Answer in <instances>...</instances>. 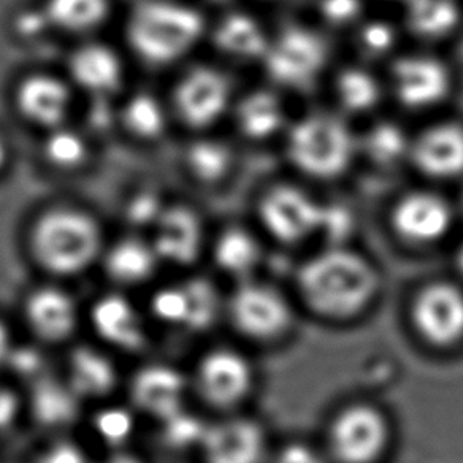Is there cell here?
Segmentation results:
<instances>
[{
  "label": "cell",
  "instance_id": "7c38bea8",
  "mask_svg": "<svg viewBox=\"0 0 463 463\" xmlns=\"http://www.w3.org/2000/svg\"><path fill=\"white\" fill-rule=\"evenodd\" d=\"M386 424L367 406L341 412L330 433L332 448L345 463H368L380 454L386 441Z\"/></svg>",
  "mask_w": 463,
  "mask_h": 463
},
{
  "label": "cell",
  "instance_id": "484cf974",
  "mask_svg": "<svg viewBox=\"0 0 463 463\" xmlns=\"http://www.w3.org/2000/svg\"><path fill=\"white\" fill-rule=\"evenodd\" d=\"M406 21L422 39H443L460 21L457 0H406Z\"/></svg>",
  "mask_w": 463,
  "mask_h": 463
},
{
  "label": "cell",
  "instance_id": "c3c4849f",
  "mask_svg": "<svg viewBox=\"0 0 463 463\" xmlns=\"http://www.w3.org/2000/svg\"><path fill=\"white\" fill-rule=\"evenodd\" d=\"M457 267L463 273V243L458 248V252H457Z\"/></svg>",
  "mask_w": 463,
  "mask_h": 463
},
{
  "label": "cell",
  "instance_id": "8992f818",
  "mask_svg": "<svg viewBox=\"0 0 463 463\" xmlns=\"http://www.w3.org/2000/svg\"><path fill=\"white\" fill-rule=\"evenodd\" d=\"M322 205L294 186H278L260 202V219L275 239L296 243L319 231Z\"/></svg>",
  "mask_w": 463,
  "mask_h": 463
},
{
  "label": "cell",
  "instance_id": "f1b7e54d",
  "mask_svg": "<svg viewBox=\"0 0 463 463\" xmlns=\"http://www.w3.org/2000/svg\"><path fill=\"white\" fill-rule=\"evenodd\" d=\"M258 241L241 229L225 231L214 246V259L222 270L233 277H246L258 265Z\"/></svg>",
  "mask_w": 463,
  "mask_h": 463
},
{
  "label": "cell",
  "instance_id": "4316f807",
  "mask_svg": "<svg viewBox=\"0 0 463 463\" xmlns=\"http://www.w3.org/2000/svg\"><path fill=\"white\" fill-rule=\"evenodd\" d=\"M237 119L241 132L252 140L275 136L284 124L283 105L271 92H252L240 103Z\"/></svg>",
  "mask_w": 463,
  "mask_h": 463
},
{
  "label": "cell",
  "instance_id": "ac0fdd59",
  "mask_svg": "<svg viewBox=\"0 0 463 463\" xmlns=\"http://www.w3.org/2000/svg\"><path fill=\"white\" fill-rule=\"evenodd\" d=\"M186 383L180 372L167 365L143 367L132 381L137 408L155 418L165 419L183 408Z\"/></svg>",
  "mask_w": 463,
  "mask_h": 463
},
{
  "label": "cell",
  "instance_id": "8d00e7d4",
  "mask_svg": "<svg viewBox=\"0 0 463 463\" xmlns=\"http://www.w3.org/2000/svg\"><path fill=\"white\" fill-rule=\"evenodd\" d=\"M165 424V438L168 443L175 446H191V444H202L205 437L208 425L202 424V420L183 411V408L162 419Z\"/></svg>",
  "mask_w": 463,
  "mask_h": 463
},
{
  "label": "cell",
  "instance_id": "277c9868",
  "mask_svg": "<svg viewBox=\"0 0 463 463\" xmlns=\"http://www.w3.org/2000/svg\"><path fill=\"white\" fill-rule=\"evenodd\" d=\"M288 155L303 174L330 180L351 165L355 138L338 116L316 113L294 124L288 137Z\"/></svg>",
  "mask_w": 463,
  "mask_h": 463
},
{
  "label": "cell",
  "instance_id": "d6a6232c",
  "mask_svg": "<svg viewBox=\"0 0 463 463\" xmlns=\"http://www.w3.org/2000/svg\"><path fill=\"white\" fill-rule=\"evenodd\" d=\"M151 311L156 316V319H159L164 324L191 330L193 297L187 283L168 286L157 290L151 300Z\"/></svg>",
  "mask_w": 463,
  "mask_h": 463
},
{
  "label": "cell",
  "instance_id": "1f68e13d",
  "mask_svg": "<svg viewBox=\"0 0 463 463\" xmlns=\"http://www.w3.org/2000/svg\"><path fill=\"white\" fill-rule=\"evenodd\" d=\"M231 151L222 143L202 140L187 151V165L195 178L214 183L224 178L231 168Z\"/></svg>",
  "mask_w": 463,
  "mask_h": 463
},
{
  "label": "cell",
  "instance_id": "ffe728a7",
  "mask_svg": "<svg viewBox=\"0 0 463 463\" xmlns=\"http://www.w3.org/2000/svg\"><path fill=\"white\" fill-rule=\"evenodd\" d=\"M16 103L29 121L45 128H56L67 116L71 94L56 78L33 75L20 84Z\"/></svg>",
  "mask_w": 463,
  "mask_h": 463
},
{
  "label": "cell",
  "instance_id": "7a4b0ae2",
  "mask_svg": "<svg viewBox=\"0 0 463 463\" xmlns=\"http://www.w3.org/2000/svg\"><path fill=\"white\" fill-rule=\"evenodd\" d=\"M203 18L194 8L149 0L130 16L128 37L134 52L149 64H170L199 43Z\"/></svg>",
  "mask_w": 463,
  "mask_h": 463
},
{
  "label": "cell",
  "instance_id": "8fae6325",
  "mask_svg": "<svg viewBox=\"0 0 463 463\" xmlns=\"http://www.w3.org/2000/svg\"><path fill=\"white\" fill-rule=\"evenodd\" d=\"M452 208L448 200L429 191L406 194L392 210L393 231L410 243H433L449 232Z\"/></svg>",
  "mask_w": 463,
  "mask_h": 463
},
{
  "label": "cell",
  "instance_id": "ee69618b",
  "mask_svg": "<svg viewBox=\"0 0 463 463\" xmlns=\"http://www.w3.org/2000/svg\"><path fill=\"white\" fill-rule=\"evenodd\" d=\"M275 463H322L319 456L307 446L294 444L289 446L277 457Z\"/></svg>",
  "mask_w": 463,
  "mask_h": 463
},
{
  "label": "cell",
  "instance_id": "f35d334b",
  "mask_svg": "<svg viewBox=\"0 0 463 463\" xmlns=\"http://www.w3.org/2000/svg\"><path fill=\"white\" fill-rule=\"evenodd\" d=\"M361 46L370 56H384L395 43V31L389 23L373 21L362 29Z\"/></svg>",
  "mask_w": 463,
  "mask_h": 463
},
{
  "label": "cell",
  "instance_id": "cb8c5ba5",
  "mask_svg": "<svg viewBox=\"0 0 463 463\" xmlns=\"http://www.w3.org/2000/svg\"><path fill=\"white\" fill-rule=\"evenodd\" d=\"M157 259L153 245L140 240H123L109 250L105 269L116 283L132 286L146 281L155 273Z\"/></svg>",
  "mask_w": 463,
  "mask_h": 463
},
{
  "label": "cell",
  "instance_id": "4fadbf2b",
  "mask_svg": "<svg viewBox=\"0 0 463 463\" xmlns=\"http://www.w3.org/2000/svg\"><path fill=\"white\" fill-rule=\"evenodd\" d=\"M414 322L427 340L449 345L463 335V292L437 283L420 292L414 305Z\"/></svg>",
  "mask_w": 463,
  "mask_h": 463
},
{
  "label": "cell",
  "instance_id": "603a6c76",
  "mask_svg": "<svg viewBox=\"0 0 463 463\" xmlns=\"http://www.w3.org/2000/svg\"><path fill=\"white\" fill-rule=\"evenodd\" d=\"M78 397L75 391L52 378L33 383V411L40 424L46 427H67L78 416Z\"/></svg>",
  "mask_w": 463,
  "mask_h": 463
},
{
  "label": "cell",
  "instance_id": "e575fe53",
  "mask_svg": "<svg viewBox=\"0 0 463 463\" xmlns=\"http://www.w3.org/2000/svg\"><path fill=\"white\" fill-rule=\"evenodd\" d=\"M136 427L134 414L124 406L103 408L94 418L97 437L113 449H121L124 444L129 443L130 438L136 433Z\"/></svg>",
  "mask_w": 463,
  "mask_h": 463
},
{
  "label": "cell",
  "instance_id": "f6af8a7d",
  "mask_svg": "<svg viewBox=\"0 0 463 463\" xmlns=\"http://www.w3.org/2000/svg\"><path fill=\"white\" fill-rule=\"evenodd\" d=\"M12 349H14V341H12L10 332H8L7 326L0 321V367L7 365Z\"/></svg>",
  "mask_w": 463,
  "mask_h": 463
},
{
  "label": "cell",
  "instance_id": "836d02e7",
  "mask_svg": "<svg viewBox=\"0 0 463 463\" xmlns=\"http://www.w3.org/2000/svg\"><path fill=\"white\" fill-rule=\"evenodd\" d=\"M365 143L368 155L378 164H397L411 149L405 130L392 123L374 126L368 132Z\"/></svg>",
  "mask_w": 463,
  "mask_h": 463
},
{
  "label": "cell",
  "instance_id": "5b68a950",
  "mask_svg": "<svg viewBox=\"0 0 463 463\" xmlns=\"http://www.w3.org/2000/svg\"><path fill=\"white\" fill-rule=\"evenodd\" d=\"M267 71L286 88H308L321 75L328 52L321 35L307 27H289L269 42L264 56Z\"/></svg>",
  "mask_w": 463,
  "mask_h": 463
},
{
  "label": "cell",
  "instance_id": "9a60e30c",
  "mask_svg": "<svg viewBox=\"0 0 463 463\" xmlns=\"http://www.w3.org/2000/svg\"><path fill=\"white\" fill-rule=\"evenodd\" d=\"M206 463H262L264 433L248 419H227L208 425L202 439Z\"/></svg>",
  "mask_w": 463,
  "mask_h": 463
},
{
  "label": "cell",
  "instance_id": "83f0119b",
  "mask_svg": "<svg viewBox=\"0 0 463 463\" xmlns=\"http://www.w3.org/2000/svg\"><path fill=\"white\" fill-rule=\"evenodd\" d=\"M109 0H48L46 14L54 26L69 33H84L109 16Z\"/></svg>",
  "mask_w": 463,
  "mask_h": 463
},
{
  "label": "cell",
  "instance_id": "9c48e42d",
  "mask_svg": "<svg viewBox=\"0 0 463 463\" xmlns=\"http://www.w3.org/2000/svg\"><path fill=\"white\" fill-rule=\"evenodd\" d=\"M252 370L243 354L233 349H213L197 367V386L212 405L229 408L245 399L251 389Z\"/></svg>",
  "mask_w": 463,
  "mask_h": 463
},
{
  "label": "cell",
  "instance_id": "5bb4252c",
  "mask_svg": "<svg viewBox=\"0 0 463 463\" xmlns=\"http://www.w3.org/2000/svg\"><path fill=\"white\" fill-rule=\"evenodd\" d=\"M414 165L433 180H454L463 175V126L441 123L431 126L411 143Z\"/></svg>",
  "mask_w": 463,
  "mask_h": 463
},
{
  "label": "cell",
  "instance_id": "b9f144b4",
  "mask_svg": "<svg viewBox=\"0 0 463 463\" xmlns=\"http://www.w3.org/2000/svg\"><path fill=\"white\" fill-rule=\"evenodd\" d=\"M161 213L159 202L151 194L140 195L129 206V218L134 222H137V224H145V222H149V221H157Z\"/></svg>",
  "mask_w": 463,
  "mask_h": 463
},
{
  "label": "cell",
  "instance_id": "7dc6e473",
  "mask_svg": "<svg viewBox=\"0 0 463 463\" xmlns=\"http://www.w3.org/2000/svg\"><path fill=\"white\" fill-rule=\"evenodd\" d=\"M8 157V149L7 145L4 143V140L0 138V170L4 168V165H5V162H7Z\"/></svg>",
  "mask_w": 463,
  "mask_h": 463
},
{
  "label": "cell",
  "instance_id": "74e56055",
  "mask_svg": "<svg viewBox=\"0 0 463 463\" xmlns=\"http://www.w3.org/2000/svg\"><path fill=\"white\" fill-rule=\"evenodd\" d=\"M7 365L12 367L14 373L27 381H37L45 378V357L33 347H14L8 357Z\"/></svg>",
  "mask_w": 463,
  "mask_h": 463
},
{
  "label": "cell",
  "instance_id": "7402d4cb",
  "mask_svg": "<svg viewBox=\"0 0 463 463\" xmlns=\"http://www.w3.org/2000/svg\"><path fill=\"white\" fill-rule=\"evenodd\" d=\"M116 368L107 355L90 347H80L69 361V386L78 397L97 399L113 391Z\"/></svg>",
  "mask_w": 463,
  "mask_h": 463
},
{
  "label": "cell",
  "instance_id": "ba28073f",
  "mask_svg": "<svg viewBox=\"0 0 463 463\" xmlns=\"http://www.w3.org/2000/svg\"><path fill=\"white\" fill-rule=\"evenodd\" d=\"M229 315L239 332L251 338H271L289 322V308L283 297L269 286L245 283L235 290Z\"/></svg>",
  "mask_w": 463,
  "mask_h": 463
},
{
  "label": "cell",
  "instance_id": "60d3db41",
  "mask_svg": "<svg viewBox=\"0 0 463 463\" xmlns=\"http://www.w3.org/2000/svg\"><path fill=\"white\" fill-rule=\"evenodd\" d=\"M37 463H88V457L78 444L59 441L48 446Z\"/></svg>",
  "mask_w": 463,
  "mask_h": 463
},
{
  "label": "cell",
  "instance_id": "d6986e66",
  "mask_svg": "<svg viewBox=\"0 0 463 463\" xmlns=\"http://www.w3.org/2000/svg\"><path fill=\"white\" fill-rule=\"evenodd\" d=\"M27 324L33 334L46 341H64L77 327V305L67 292L56 288H42L27 298Z\"/></svg>",
  "mask_w": 463,
  "mask_h": 463
},
{
  "label": "cell",
  "instance_id": "6da1fadb",
  "mask_svg": "<svg viewBox=\"0 0 463 463\" xmlns=\"http://www.w3.org/2000/svg\"><path fill=\"white\" fill-rule=\"evenodd\" d=\"M303 296L324 315L349 316L370 300L376 275L365 259L334 248L311 259L300 271Z\"/></svg>",
  "mask_w": 463,
  "mask_h": 463
},
{
  "label": "cell",
  "instance_id": "681fc988",
  "mask_svg": "<svg viewBox=\"0 0 463 463\" xmlns=\"http://www.w3.org/2000/svg\"><path fill=\"white\" fill-rule=\"evenodd\" d=\"M403 2H406V0H403Z\"/></svg>",
  "mask_w": 463,
  "mask_h": 463
},
{
  "label": "cell",
  "instance_id": "ab89813d",
  "mask_svg": "<svg viewBox=\"0 0 463 463\" xmlns=\"http://www.w3.org/2000/svg\"><path fill=\"white\" fill-rule=\"evenodd\" d=\"M361 12V0H322V14L335 26L354 23Z\"/></svg>",
  "mask_w": 463,
  "mask_h": 463
},
{
  "label": "cell",
  "instance_id": "7bdbcfd3",
  "mask_svg": "<svg viewBox=\"0 0 463 463\" xmlns=\"http://www.w3.org/2000/svg\"><path fill=\"white\" fill-rule=\"evenodd\" d=\"M20 403L14 392L0 387V433L8 430L18 418Z\"/></svg>",
  "mask_w": 463,
  "mask_h": 463
},
{
  "label": "cell",
  "instance_id": "d590c367",
  "mask_svg": "<svg viewBox=\"0 0 463 463\" xmlns=\"http://www.w3.org/2000/svg\"><path fill=\"white\" fill-rule=\"evenodd\" d=\"M45 156L59 168H75L83 164L88 148L81 136L71 129H56L45 143Z\"/></svg>",
  "mask_w": 463,
  "mask_h": 463
},
{
  "label": "cell",
  "instance_id": "bcb514c9",
  "mask_svg": "<svg viewBox=\"0 0 463 463\" xmlns=\"http://www.w3.org/2000/svg\"><path fill=\"white\" fill-rule=\"evenodd\" d=\"M102 463H143L138 457L126 450L116 449L111 456L107 457Z\"/></svg>",
  "mask_w": 463,
  "mask_h": 463
},
{
  "label": "cell",
  "instance_id": "52a82bcc",
  "mask_svg": "<svg viewBox=\"0 0 463 463\" xmlns=\"http://www.w3.org/2000/svg\"><path fill=\"white\" fill-rule=\"evenodd\" d=\"M392 86L395 96L405 107L425 109L443 102L449 94L452 77L443 61L427 54H412L393 65Z\"/></svg>",
  "mask_w": 463,
  "mask_h": 463
},
{
  "label": "cell",
  "instance_id": "30bf717a",
  "mask_svg": "<svg viewBox=\"0 0 463 463\" xmlns=\"http://www.w3.org/2000/svg\"><path fill=\"white\" fill-rule=\"evenodd\" d=\"M231 99L229 81L221 71L199 67L181 80L175 103L184 123L193 128H206L224 115Z\"/></svg>",
  "mask_w": 463,
  "mask_h": 463
},
{
  "label": "cell",
  "instance_id": "4dcf8cb0",
  "mask_svg": "<svg viewBox=\"0 0 463 463\" xmlns=\"http://www.w3.org/2000/svg\"><path fill=\"white\" fill-rule=\"evenodd\" d=\"M124 124L134 136L143 140H153L165 130V111L161 102L151 94L132 97L123 113Z\"/></svg>",
  "mask_w": 463,
  "mask_h": 463
},
{
  "label": "cell",
  "instance_id": "e0dca14e",
  "mask_svg": "<svg viewBox=\"0 0 463 463\" xmlns=\"http://www.w3.org/2000/svg\"><path fill=\"white\" fill-rule=\"evenodd\" d=\"M90 321L102 340L124 351H137L146 340L142 316L126 297L109 294L99 298Z\"/></svg>",
  "mask_w": 463,
  "mask_h": 463
},
{
  "label": "cell",
  "instance_id": "44dd1931",
  "mask_svg": "<svg viewBox=\"0 0 463 463\" xmlns=\"http://www.w3.org/2000/svg\"><path fill=\"white\" fill-rule=\"evenodd\" d=\"M71 73L83 90L105 94L116 90L123 78V65L109 46L86 45L71 61Z\"/></svg>",
  "mask_w": 463,
  "mask_h": 463
},
{
  "label": "cell",
  "instance_id": "3957f363",
  "mask_svg": "<svg viewBox=\"0 0 463 463\" xmlns=\"http://www.w3.org/2000/svg\"><path fill=\"white\" fill-rule=\"evenodd\" d=\"M94 219L75 210H52L33 225L31 248L35 260L54 275H77L90 269L100 251Z\"/></svg>",
  "mask_w": 463,
  "mask_h": 463
},
{
  "label": "cell",
  "instance_id": "f546056e",
  "mask_svg": "<svg viewBox=\"0 0 463 463\" xmlns=\"http://www.w3.org/2000/svg\"><path fill=\"white\" fill-rule=\"evenodd\" d=\"M336 96L349 111L365 113L380 102L381 86L373 73L364 69H347L336 80Z\"/></svg>",
  "mask_w": 463,
  "mask_h": 463
},
{
  "label": "cell",
  "instance_id": "2e32d148",
  "mask_svg": "<svg viewBox=\"0 0 463 463\" xmlns=\"http://www.w3.org/2000/svg\"><path fill=\"white\" fill-rule=\"evenodd\" d=\"M203 229L199 216L186 206L162 210L156 221L155 248L157 258L170 264L189 265L199 258Z\"/></svg>",
  "mask_w": 463,
  "mask_h": 463
},
{
  "label": "cell",
  "instance_id": "d4e9b609",
  "mask_svg": "<svg viewBox=\"0 0 463 463\" xmlns=\"http://www.w3.org/2000/svg\"><path fill=\"white\" fill-rule=\"evenodd\" d=\"M214 42L221 52L240 59L262 58L269 46L262 26L245 14L225 16L216 29Z\"/></svg>",
  "mask_w": 463,
  "mask_h": 463
}]
</instances>
